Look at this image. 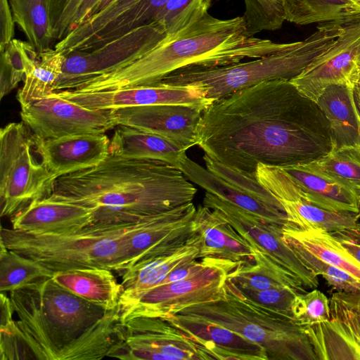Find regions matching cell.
Returning <instances> with one entry per match:
<instances>
[{"label": "cell", "mask_w": 360, "mask_h": 360, "mask_svg": "<svg viewBox=\"0 0 360 360\" xmlns=\"http://www.w3.org/2000/svg\"><path fill=\"white\" fill-rule=\"evenodd\" d=\"M197 146L212 160L257 179L259 163L276 167L307 163L328 153L332 143L318 105L290 80L272 79L206 107Z\"/></svg>", "instance_id": "obj_1"}, {"label": "cell", "mask_w": 360, "mask_h": 360, "mask_svg": "<svg viewBox=\"0 0 360 360\" xmlns=\"http://www.w3.org/2000/svg\"><path fill=\"white\" fill-rule=\"evenodd\" d=\"M197 189L162 161L111 153L99 165L58 177L51 198L94 209L95 222H137L192 202Z\"/></svg>", "instance_id": "obj_2"}, {"label": "cell", "mask_w": 360, "mask_h": 360, "mask_svg": "<svg viewBox=\"0 0 360 360\" xmlns=\"http://www.w3.org/2000/svg\"><path fill=\"white\" fill-rule=\"evenodd\" d=\"M290 44L249 35L243 16L221 20L208 13L131 64L94 77L76 91L97 92L153 84L180 69L234 64L277 53Z\"/></svg>", "instance_id": "obj_3"}, {"label": "cell", "mask_w": 360, "mask_h": 360, "mask_svg": "<svg viewBox=\"0 0 360 360\" xmlns=\"http://www.w3.org/2000/svg\"><path fill=\"white\" fill-rule=\"evenodd\" d=\"M27 356L39 359H96L109 311L56 283L51 278L10 292ZM29 358V356H28Z\"/></svg>", "instance_id": "obj_4"}, {"label": "cell", "mask_w": 360, "mask_h": 360, "mask_svg": "<svg viewBox=\"0 0 360 360\" xmlns=\"http://www.w3.org/2000/svg\"><path fill=\"white\" fill-rule=\"evenodd\" d=\"M346 23H320L306 39L286 49L249 61L214 68L191 67L178 70L159 82L200 89L212 102L264 81L291 79L328 50Z\"/></svg>", "instance_id": "obj_5"}, {"label": "cell", "mask_w": 360, "mask_h": 360, "mask_svg": "<svg viewBox=\"0 0 360 360\" xmlns=\"http://www.w3.org/2000/svg\"><path fill=\"white\" fill-rule=\"evenodd\" d=\"M176 314L199 317L262 346L269 360H317L309 337L292 315L247 297L229 278L219 297Z\"/></svg>", "instance_id": "obj_6"}, {"label": "cell", "mask_w": 360, "mask_h": 360, "mask_svg": "<svg viewBox=\"0 0 360 360\" xmlns=\"http://www.w3.org/2000/svg\"><path fill=\"white\" fill-rule=\"evenodd\" d=\"M130 222H94L63 234H34L1 228L0 243L31 258L53 273L101 267L123 272Z\"/></svg>", "instance_id": "obj_7"}, {"label": "cell", "mask_w": 360, "mask_h": 360, "mask_svg": "<svg viewBox=\"0 0 360 360\" xmlns=\"http://www.w3.org/2000/svg\"><path fill=\"white\" fill-rule=\"evenodd\" d=\"M56 179L36 150L34 134L22 122L1 129V217H12L32 202L49 197Z\"/></svg>", "instance_id": "obj_8"}, {"label": "cell", "mask_w": 360, "mask_h": 360, "mask_svg": "<svg viewBox=\"0 0 360 360\" xmlns=\"http://www.w3.org/2000/svg\"><path fill=\"white\" fill-rule=\"evenodd\" d=\"M202 205L217 212L250 244L256 263L266 265L301 292L319 285L317 276L304 266L283 238L282 227L254 215L206 192Z\"/></svg>", "instance_id": "obj_9"}, {"label": "cell", "mask_w": 360, "mask_h": 360, "mask_svg": "<svg viewBox=\"0 0 360 360\" xmlns=\"http://www.w3.org/2000/svg\"><path fill=\"white\" fill-rule=\"evenodd\" d=\"M166 37L155 21L135 28L102 45L65 55L63 72L54 91L75 90L91 79L124 68L151 50Z\"/></svg>", "instance_id": "obj_10"}, {"label": "cell", "mask_w": 360, "mask_h": 360, "mask_svg": "<svg viewBox=\"0 0 360 360\" xmlns=\"http://www.w3.org/2000/svg\"><path fill=\"white\" fill-rule=\"evenodd\" d=\"M212 261V266L195 276L155 286L118 306L122 322L138 316L167 318L189 306L217 299L229 273Z\"/></svg>", "instance_id": "obj_11"}, {"label": "cell", "mask_w": 360, "mask_h": 360, "mask_svg": "<svg viewBox=\"0 0 360 360\" xmlns=\"http://www.w3.org/2000/svg\"><path fill=\"white\" fill-rule=\"evenodd\" d=\"M22 122L37 137L47 139L83 134H105L118 126L115 110L92 109L53 91L21 107Z\"/></svg>", "instance_id": "obj_12"}, {"label": "cell", "mask_w": 360, "mask_h": 360, "mask_svg": "<svg viewBox=\"0 0 360 360\" xmlns=\"http://www.w3.org/2000/svg\"><path fill=\"white\" fill-rule=\"evenodd\" d=\"M124 323L112 357L122 359L207 360L200 347L165 319L138 316Z\"/></svg>", "instance_id": "obj_13"}, {"label": "cell", "mask_w": 360, "mask_h": 360, "mask_svg": "<svg viewBox=\"0 0 360 360\" xmlns=\"http://www.w3.org/2000/svg\"><path fill=\"white\" fill-rule=\"evenodd\" d=\"M257 179L281 203L287 224L300 229H323L330 233L358 225L356 212H334L311 202L307 193L282 168L259 163Z\"/></svg>", "instance_id": "obj_14"}, {"label": "cell", "mask_w": 360, "mask_h": 360, "mask_svg": "<svg viewBox=\"0 0 360 360\" xmlns=\"http://www.w3.org/2000/svg\"><path fill=\"white\" fill-rule=\"evenodd\" d=\"M195 211L192 202L135 222L126 237L124 270L186 245Z\"/></svg>", "instance_id": "obj_15"}, {"label": "cell", "mask_w": 360, "mask_h": 360, "mask_svg": "<svg viewBox=\"0 0 360 360\" xmlns=\"http://www.w3.org/2000/svg\"><path fill=\"white\" fill-rule=\"evenodd\" d=\"M329 301L328 321L302 327L317 360H360V293L338 292Z\"/></svg>", "instance_id": "obj_16"}, {"label": "cell", "mask_w": 360, "mask_h": 360, "mask_svg": "<svg viewBox=\"0 0 360 360\" xmlns=\"http://www.w3.org/2000/svg\"><path fill=\"white\" fill-rule=\"evenodd\" d=\"M359 56L360 20H356L346 23L333 44L290 81L302 96L316 103L330 85L354 84Z\"/></svg>", "instance_id": "obj_17"}, {"label": "cell", "mask_w": 360, "mask_h": 360, "mask_svg": "<svg viewBox=\"0 0 360 360\" xmlns=\"http://www.w3.org/2000/svg\"><path fill=\"white\" fill-rule=\"evenodd\" d=\"M186 245L198 250V259L217 260L232 274L255 263L250 244L219 213L203 205L196 208Z\"/></svg>", "instance_id": "obj_18"}, {"label": "cell", "mask_w": 360, "mask_h": 360, "mask_svg": "<svg viewBox=\"0 0 360 360\" xmlns=\"http://www.w3.org/2000/svg\"><path fill=\"white\" fill-rule=\"evenodd\" d=\"M64 98L92 109H120L156 104H207L212 101L193 86H176L157 82L97 92L76 90L56 91Z\"/></svg>", "instance_id": "obj_19"}, {"label": "cell", "mask_w": 360, "mask_h": 360, "mask_svg": "<svg viewBox=\"0 0 360 360\" xmlns=\"http://www.w3.org/2000/svg\"><path fill=\"white\" fill-rule=\"evenodd\" d=\"M207 104H156L116 109L118 125L155 134L187 150L197 145V131Z\"/></svg>", "instance_id": "obj_20"}, {"label": "cell", "mask_w": 360, "mask_h": 360, "mask_svg": "<svg viewBox=\"0 0 360 360\" xmlns=\"http://www.w3.org/2000/svg\"><path fill=\"white\" fill-rule=\"evenodd\" d=\"M34 141L42 162L57 179L94 167L110 153V139L105 134H83L47 139L34 135Z\"/></svg>", "instance_id": "obj_21"}, {"label": "cell", "mask_w": 360, "mask_h": 360, "mask_svg": "<svg viewBox=\"0 0 360 360\" xmlns=\"http://www.w3.org/2000/svg\"><path fill=\"white\" fill-rule=\"evenodd\" d=\"M193 340L209 359L269 360L259 345L207 320L181 314L163 318Z\"/></svg>", "instance_id": "obj_22"}, {"label": "cell", "mask_w": 360, "mask_h": 360, "mask_svg": "<svg viewBox=\"0 0 360 360\" xmlns=\"http://www.w3.org/2000/svg\"><path fill=\"white\" fill-rule=\"evenodd\" d=\"M94 212L92 207L49 196L12 217V229L34 234L68 233L94 223Z\"/></svg>", "instance_id": "obj_23"}, {"label": "cell", "mask_w": 360, "mask_h": 360, "mask_svg": "<svg viewBox=\"0 0 360 360\" xmlns=\"http://www.w3.org/2000/svg\"><path fill=\"white\" fill-rule=\"evenodd\" d=\"M180 169L190 181L200 186L206 192L240 208L266 223L283 227L287 222V215L284 211L245 193L200 166L187 156L182 161Z\"/></svg>", "instance_id": "obj_24"}, {"label": "cell", "mask_w": 360, "mask_h": 360, "mask_svg": "<svg viewBox=\"0 0 360 360\" xmlns=\"http://www.w3.org/2000/svg\"><path fill=\"white\" fill-rule=\"evenodd\" d=\"M355 85H330L316 102L329 124L331 147L360 145V121L354 96Z\"/></svg>", "instance_id": "obj_25"}, {"label": "cell", "mask_w": 360, "mask_h": 360, "mask_svg": "<svg viewBox=\"0 0 360 360\" xmlns=\"http://www.w3.org/2000/svg\"><path fill=\"white\" fill-rule=\"evenodd\" d=\"M198 250L185 245L177 250L142 259L122 274L123 292L119 307H122L146 290L160 285L167 275L177 266L198 259Z\"/></svg>", "instance_id": "obj_26"}, {"label": "cell", "mask_w": 360, "mask_h": 360, "mask_svg": "<svg viewBox=\"0 0 360 360\" xmlns=\"http://www.w3.org/2000/svg\"><path fill=\"white\" fill-rule=\"evenodd\" d=\"M112 271L93 267L56 271L53 281L70 292L105 311L118 307L123 288Z\"/></svg>", "instance_id": "obj_27"}, {"label": "cell", "mask_w": 360, "mask_h": 360, "mask_svg": "<svg viewBox=\"0 0 360 360\" xmlns=\"http://www.w3.org/2000/svg\"><path fill=\"white\" fill-rule=\"evenodd\" d=\"M110 150L112 155L160 160L179 169L187 150L165 137L124 125L115 127Z\"/></svg>", "instance_id": "obj_28"}, {"label": "cell", "mask_w": 360, "mask_h": 360, "mask_svg": "<svg viewBox=\"0 0 360 360\" xmlns=\"http://www.w3.org/2000/svg\"><path fill=\"white\" fill-rule=\"evenodd\" d=\"M20 47L26 63V74L17 99L20 107H24L54 91L63 72L65 55L54 48L38 52L28 41L20 40Z\"/></svg>", "instance_id": "obj_29"}, {"label": "cell", "mask_w": 360, "mask_h": 360, "mask_svg": "<svg viewBox=\"0 0 360 360\" xmlns=\"http://www.w3.org/2000/svg\"><path fill=\"white\" fill-rule=\"evenodd\" d=\"M281 168L299 184L314 205L334 212H359L360 195L349 187L313 170L305 163Z\"/></svg>", "instance_id": "obj_30"}, {"label": "cell", "mask_w": 360, "mask_h": 360, "mask_svg": "<svg viewBox=\"0 0 360 360\" xmlns=\"http://www.w3.org/2000/svg\"><path fill=\"white\" fill-rule=\"evenodd\" d=\"M283 236L299 243L322 261L345 270L360 281V263L351 256L328 231L300 229L287 223Z\"/></svg>", "instance_id": "obj_31"}, {"label": "cell", "mask_w": 360, "mask_h": 360, "mask_svg": "<svg viewBox=\"0 0 360 360\" xmlns=\"http://www.w3.org/2000/svg\"><path fill=\"white\" fill-rule=\"evenodd\" d=\"M285 20L297 25L360 20V7L351 0H283Z\"/></svg>", "instance_id": "obj_32"}, {"label": "cell", "mask_w": 360, "mask_h": 360, "mask_svg": "<svg viewBox=\"0 0 360 360\" xmlns=\"http://www.w3.org/2000/svg\"><path fill=\"white\" fill-rule=\"evenodd\" d=\"M15 23L38 52L54 48L56 40L46 0H8Z\"/></svg>", "instance_id": "obj_33"}, {"label": "cell", "mask_w": 360, "mask_h": 360, "mask_svg": "<svg viewBox=\"0 0 360 360\" xmlns=\"http://www.w3.org/2000/svg\"><path fill=\"white\" fill-rule=\"evenodd\" d=\"M53 272L37 261L0 243V292H11L51 278Z\"/></svg>", "instance_id": "obj_34"}, {"label": "cell", "mask_w": 360, "mask_h": 360, "mask_svg": "<svg viewBox=\"0 0 360 360\" xmlns=\"http://www.w3.org/2000/svg\"><path fill=\"white\" fill-rule=\"evenodd\" d=\"M167 1L140 0L134 6L106 24L86 40L78 51L96 48L135 28L155 22L157 15Z\"/></svg>", "instance_id": "obj_35"}, {"label": "cell", "mask_w": 360, "mask_h": 360, "mask_svg": "<svg viewBox=\"0 0 360 360\" xmlns=\"http://www.w3.org/2000/svg\"><path fill=\"white\" fill-rule=\"evenodd\" d=\"M305 164L360 195V145L331 147L326 154Z\"/></svg>", "instance_id": "obj_36"}, {"label": "cell", "mask_w": 360, "mask_h": 360, "mask_svg": "<svg viewBox=\"0 0 360 360\" xmlns=\"http://www.w3.org/2000/svg\"><path fill=\"white\" fill-rule=\"evenodd\" d=\"M212 0H168L155 21L164 28L165 39H172L203 18Z\"/></svg>", "instance_id": "obj_37"}, {"label": "cell", "mask_w": 360, "mask_h": 360, "mask_svg": "<svg viewBox=\"0 0 360 360\" xmlns=\"http://www.w3.org/2000/svg\"><path fill=\"white\" fill-rule=\"evenodd\" d=\"M140 0H115L103 10L91 15L56 43L54 49L67 55L78 51L81 46L106 24L134 6Z\"/></svg>", "instance_id": "obj_38"}, {"label": "cell", "mask_w": 360, "mask_h": 360, "mask_svg": "<svg viewBox=\"0 0 360 360\" xmlns=\"http://www.w3.org/2000/svg\"><path fill=\"white\" fill-rule=\"evenodd\" d=\"M283 238L302 263L316 276H322L330 287L338 292L360 293V281L349 273L322 261L293 240Z\"/></svg>", "instance_id": "obj_39"}, {"label": "cell", "mask_w": 360, "mask_h": 360, "mask_svg": "<svg viewBox=\"0 0 360 360\" xmlns=\"http://www.w3.org/2000/svg\"><path fill=\"white\" fill-rule=\"evenodd\" d=\"M248 34L280 29L285 20L283 0H243Z\"/></svg>", "instance_id": "obj_40"}, {"label": "cell", "mask_w": 360, "mask_h": 360, "mask_svg": "<svg viewBox=\"0 0 360 360\" xmlns=\"http://www.w3.org/2000/svg\"><path fill=\"white\" fill-rule=\"evenodd\" d=\"M203 159L206 164L207 169L214 174L253 198L284 211L278 200L257 179L250 177L217 161L213 160L206 155H204Z\"/></svg>", "instance_id": "obj_41"}, {"label": "cell", "mask_w": 360, "mask_h": 360, "mask_svg": "<svg viewBox=\"0 0 360 360\" xmlns=\"http://www.w3.org/2000/svg\"><path fill=\"white\" fill-rule=\"evenodd\" d=\"M292 313L295 323L301 327L325 322L330 319V301L316 289L297 292L292 303Z\"/></svg>", "instance_id": "obj_42"}, {"label": "cell", "mask_w": 360, "mask_h": 360, "mask_svg": "<svg viewBox=\"0 0 360 360\" xmlns=\"http://www.w3.org/2000/svg\"><path fill=\"white\" fill-rule=\"evenodd\" d=\"M228 278L238 286L257 290L292 288L300 292L294 284L283 276L261 263L245 266Z\"/></svg>", "instance_id": "obj_43"}, {"label": "cell", "mask_w": 360, "mask_h": 360, "mask_svg": "<svg viewBox=\"0 0 360 360\" xmlns=\"http://www.w3.org/2000/svg\"><path fill=\"white\" fill-rule=\"evenodd\" d=\"M1 359H27L26 351L18 335L15 313L10 297L1 292Z\"/></svg>", "instance_id": "obj_44"}, {"label": "cell", "mask_w": 360, "mask_h": 360, "mask_svg": "<svg viewBox=\"0 0 360 360\" xmlns=\"http://www.w3.org/2000/svg\"><path fill=\"white\" fill-rule=\"evenodd\" d=\"M19 39H13L1 52L0 98L8 94L24 81L26 63L21 52Z\"/></svg>", "instance_id": "obj_45"}, {"label": "cell", "mask_w": 360, "mask_h": 360, "mask_svg": "<svg viewBox=\"0 0 360 360\" xmlns=\"http://www.w3.org/2000/svg\"><path fill=\"white\" fill-rule=\"evenodd\" d=\"M99 1L68 0L52 26L56 42L63 39L89 18Z\"/></svg>", "instance_id": "obj_46"}, {"label": "cell", "mask_w": 360, "mask_h": 360, "mask_svg": "<svg viewBox=\"0 0 360 360\" xmlns=\"http://www.w3.org/2000/svg\"><path fill=\"white\" fill-rule=\"evenodd\" d=\"M236 287L250 300L292 316V303L296 294L300 292L296 289L289 287L266 290H257L245 286Z\"/></svg>", "instance_id": "obj_47"}, {"label": "cell", "mask_w": 360, "mask_h": 360, "mask_svg": "<svg viewBox=\"0 0 360 360\" xmlns=\"http://www.w3.org/2000/svg\"><path fill=\"white\" fill-rule=\"evenodd\" d=\"M15 22L8 0H0V51L13 39Z\"/></svg>", "instance_id": "obj_48"}, {"label": "cell", "mask_w": 360, "mask_h": 360, "mask_svg": "<svg viewBox=\"0 0 360 360\" xmlns=\"http://www.w3.org/2000/svg\"><path fill=\"white\" fill-rule=\"evenodd\" d=\"M342 248L360 263V243L351 238L345 230L330 233Z\"/></svg>", "instance_id": "obj_49"}, {"label": "cell", "mask_w": 360, "mask_h": 360, "mask_svg": "<svg viewBox=\"0 0 360 360\" xmlns=\"http://www.w3.org/2000/svg\"><path fill=\"white\" fill-rule=\"evenodd\" d=\"M48 12L49 15L50 23L52 29L53 25L56 21L64 6L68 0H46Z\"/></svg>", "instance_id": "obj_50"}, {"label": "cell", "mask_w": 360, "mask_h": 360, "mask_svg": "<svg viewBox=\"0 0 360 360\" xmlns=\"http://www.w3.org/2000/svg\"><path fill=\"white\" fill-rule=\"evenodd\" d=\"M346 233L353 240L360 243V224L353 229L345 230Z\"/></svg>", "instance_id": "obj_51"}, {"label": "cell", "mask_w": 360, "mask_h": 360, "mask_svg": "<svg viewBox=\"0 0 360 360\" xmlns=\"http://www.w3.org/2000/svg\"><path fill=\"white\" fill-rule=\"evenodd\" d=\"M115 0H100L98 1V3L97 4V5L96 6V7L94 8V9L93 10L91 14L90 15V16L91 15H94L102 10H103L104 8H105L109 4H110L112 1H114Z\"/></svg>", "instance_id": "obj_52"}, {"label": "cell", "mask_w": 360, "mask_h": 360, "mask_svg": "<svg viewBox=\"0 0 360 360\" xmlns=\"http://www.w3.org/2000/svg\"><path fill=\"white\" fill-rule=\"evenodd\" d=\"M354 96L356 101L360 105V86L357 84L354 87Z\"/></svg>", "instance_id": "obj_53"}, {"label": "cell", "mask_w": 360, "mask_h": 360, "mask_svg": "<svg viewBox=\"0 0 360 360\" xmlns=\"http://www.w3.org/2000/svg\"><path fill=\"white\" fill-rule=\"evenodd\" d=\"M354 4L360 7V0H351Z\"/></svg>", "instance_id": "obj_54"}, {"label": "cell", "mask_w": 360, "mask_h": 360, "mask_svg": "<svg viewBox=\"0 0 360 360\" xmlns=\"http://www.w3.org/2000/svg\"><path fill=\"white\" fill-rule=\"evenodd\" d=\"M357 217L359 219H360V196H359V212H357Z\"/></svg>", "instance_id": "obj_55"}, {"label": "cell", "mask_w": 360, "mask_h": 360, "mask_svg": "<svg viewBox=\"0 0 360 360\" xmlns=\"http://www.w3.org/2000/svg\"><path fill=\"white\" fill-rule=\"evenodd\" d=\"M356 104H357V105L359 107V121H360V105L357 102H356Z\"/></svg>", "instance_id": "obj_56"}, {"label": "cell", "mask_w": 360, "mask_h": 360, "mask_svg": "<svg viewBox=\"0 0 360 360\" xmlns=\"http://www.w3.org/2000/svg\"><path fill=\"white\" fill-rule=\"evenodd\" d=\"M357 85L360 86V83L357 84Z\"/></svg>", "instance_id": "obj_57"}, {"label": "cell", "mask_w": 360, "mask_h": 360, "mask_svg": "<svg viewBox=\"0 0 360 360\" xmlns=\"http://www.w3.org/2000/svg\"><path fill=\"white\" fill-rule=\"evenodd\" d=\"M356 100V99H355ZM357 102V101H356Z\"/></svg>", "instance_id": "obj_58"}]
</instances>
